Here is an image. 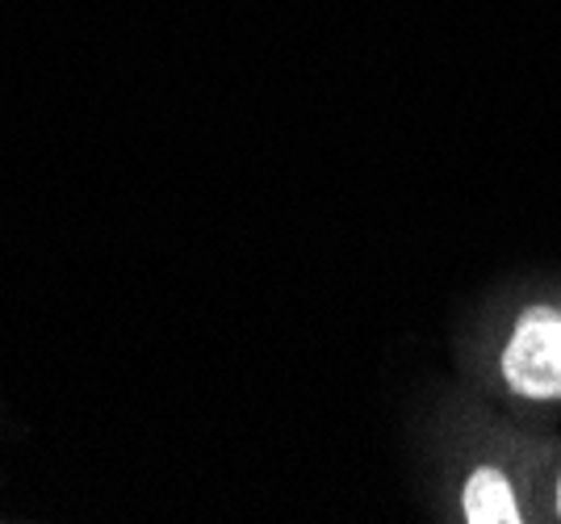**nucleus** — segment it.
Segmentation results:
<instances>
[{"instance_id": "obj_1", "label": "nucleus", "mask_w": 561, "mask_h": 524, "mask_svg": "<svg viewBox=\"0 0 561 524\" xmlns=\"http://www.w3.org/2000/svg\"><path fill=\"white\" fill-rule=\"evenodd\" d=\"M503 378L524 399H561V315L528 310L503 349Z\"/></svg>"}, {"instance_id": "obj_2", "label": "nucleus", "mask_w": 561, "mask_h": 524, "mask_svg": "<svg viewBox=\"0 0 561 524\" xmlns=\"http://www.w3.org/2000/svg\"><path fill=\"white\" fill-rule=\"evenodd\" d=\"M466 521L473 524H519V508L499 470H478L466 487Z\"/></svg>"}, {"instance_id": "obj_3", "label": "nucleus", "mask_w": 561, "mask_h": 524, "mask_svg": "<svg viewBox=\"0 0 561 524\" xmlns=\"http://www.w3.org/2000/svg\"><path fill=\"white\" fill-rule=\"evenodd\" d=\"M558 503H561V500H558Z\"/></svg>"}]
</instances>
